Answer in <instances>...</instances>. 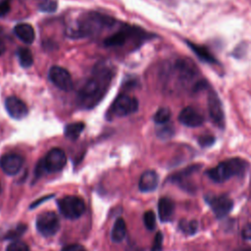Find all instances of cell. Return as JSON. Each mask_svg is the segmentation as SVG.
<instances>
[{
    "mask_svg": "<svg viewBox=\"0 0 251 251\" xmlns=\"http://www.w3.org/2000/svg\"><path fill=\"white\" fill-rule=\"evenodd\" d=\"M112 72L107 67L96 68L92 76L80 88L77 96L81 107L90 109L95 107L107 92L112 79Z\"/></svg>",
    "mask_w": 251,
    "mask_h": 251,
    "instance_id": "cell-1",
    "label": "cell"
},
{
    "mask_svg": "<svg viewBox=\"0 0 251 251\" xmlns=\"http://www.w3.org/2000/svg\"><path fill=\"white\" fill-rule=\"evenodd\" d=\"M113 24V19L100 14L90 13L83 16L75 25L69 27L67 33L74 38L88 36L100 32L105 26H109Z\"/></svg>",
    "mask_w": 251,
    "mask_h": 251,
    "instance_id": "cell-2",
    "label": "cell"
},
{
    "mask_svg": "<svg viewBox=\"0 0 251 251\" xmlns=\"http://www.w3.org/2000/svg\"><path fill=\"white\" fill-rule=\"evenodd\" d=\"M247 163L240 158H230L207 171V176L215 182H224L233 176H241L247 169Z\"/></svg>",
    "mask_w": 251,
    "mask_h": 251,
    "instance_id": "cell-3",
    "label": "cell"
},
{
    "mask_svg": "<svg viewBox=\"0 0 251 251\" xmlns=\"http://www.w3.org/2000/svg\"><path fill=\"white\" fill-rule=\"evenodd\" d=\"M67 164V156L61 148H52L45 155L44 159L38 163L36 168V175L39 176L43 172L58 173L64 169Z\"/></svg>",
    "mask_w": 251,
    "mask_h": 251,
    "instance_id": "cell-4",
    "label": "cell"
},
{
    "mask_svg": "<svg viewBox=\"0 0 251 251\" xmlns=\"http://www.w3.org/2000/svg\"><path fill=\"white\" fill-rule=\"evenodd\" d=\"M58 208L61 214L70 220H75L81 217L85 212L84 201L77 196L67 195L58 200Z\"/></svg>",
    "mask_w": 251,
    "mask_h": 251,
    "instance_id": "cell-5",
    "label": "cell"
},
{
    "mask_svg": "<svg viewBox=\"0 0 251 251\" xmlns=\"http://www.w3.org/2000/svg\"><path fill=\"white\" fill-rule=\"evenodd\" d=\"M35 226L37 231L45 236L49 237L54 235L60 228V220L56 213L46 211L39 214L36 218Z\"/></svg>",
    "mask_w": 251,
    "mask_h": 251,
    "instance_id": "cell-6",
    "label": "cell"
},
{
    "mask_svg": "<svg viewBox=\"0 0 251 251\" xmlns=\"http://www.w3.org/2000/svg\"><path fill=\"white\" fill-rule=\"evenodd\" d=\"M138 109V101L136 98L127 95L121 94L113 102L110 113L114 117H126L130 114H133Z\"/></svg>",
    "mask_w": 251,
    "mask_h": 251,
    "instance_id": "cell-7",
    "label": "cell"
},
{
    "mask_svg": "<svg viewBox=\"0 0 251 251\" xmlns=\"http://www.w3.org/2000/svg\"><path fill=\"white\" fill-rule=\"evenodd\" d=\"M205 199L218 219L228 215L233 208V201L227 195H207Z\"/></svg>",
    "mask_w": 251,
    "mask_h": 251,
    "instance_id": "cell-8",
    "label": "cell"
},
{
    "mask_svg": "<svg viewBox=\"0 0 251 251\" xmlns=\"http://www.w3.org/2000/svg\"><path fill=\"white\" fill-rule=\"evenodd\" d=\"M208 112L215 123V125L219 127L225 126V112L223 109L222 102L218 96V94L214 90H210L208 93Z\"/></svg>",
    "mask_w": 251,
    "mask_h": 251,
    "instance_id": "cell-9",
    "label": "cell"
},
{
    "mask_svg": "<svg viewBox=\"0 0 251 251\" xmlns=\"http://www.w3.org/2000/svg\"><path fill=\"white\" fill-rule=\"evenodd\" d=\"M51 82L64 91H70L73 88V79L70 73L59 66H53L48 73Z\"/></svg>",
    "mask_w": 251,
    "mask_h": 251,
    "instance_id": "cell-10",
    "label": "cell"
},
{
    "mask_svg": "<svg viewBox=\"0 0 251 251\" xmlns=\"http://www.w3.org/2000/svg\"><path fill=\"white\" fill-rule=\"evenodd\" d=\"M24 162L23 156L17 153H7L0 159V167L6 175L15 176L22 169Z\"/></svg>",
    "mask_w": 251,
    "mask_h": 251,
    "instance_id": "cell-11",
    "label": "cell"
},
{
    "mask_svg": "<svg viewBox=\"0 0 251 251\" xmlns=\"http://www.w3.org/2000/svg\"><path fill=\"white\" fill-rule=\"evenodd\" d=\"M5 108L10 117L16 120H21L27 115L25 103L16 96H9L5 100Z\"/></svg>",
    "mask_w": 251,
    "mask_h": 251,
    "instance_id": "cell-12",
    "label": "cell"
},
{
    "mask_svg": "<svg viewBox=\"0 0 251 251\" xmlns=\"http://www.w3.org/2000/svg\"><path fill=\"white\" fill-rule=\"evenodd\" d=\"M178 121L186 126L196 127L204 123V118L202 114L195 108L185 107L180 111L178 115Z\"/></svg>",
    "mask_w": 251,
    "mask_h": 251,
    "instance_id": "cell-13",
    "label": "cell"
},
{
    "mask_svg": "<svg viewBox=\"0 0 251 251\" xmlns=\"http://www.w3.org/2000/svg\"><path fill=\"white\" fill-rule=\"evenodd\" d=\"M159 183V176L155 171L148 170L145 171L139 178L138 188L141 192H151L154 191Z\"/></svg>",
    "mask_w": 251,
    "mask_h": 251,
    "instance_id": "cell-14",
    "label": "cell"
},
{
    "mask_svg": "<svg viewBox=\"0 0 251 251\" xmlns=\"http://www.w3.org/2000/svg\"><path fill=\"white\" fill-rule=\"evenodd\" d=\"M175 203L169 197H162L158 202V215L161 222H169L174 215Z\"/></svg>",
    "mask_w": 251,
    "mask_h": 251,
    "instance_id": "cell-15",
    "label": "cell"
},
{
    "mask_svg": "<svg viewBox=\"0 0 251 251\" xmlns=\"http://www.w3.org/2000/svg\"><path fill=\"white\" fill-rule=\"evenodd\" d=\"M14 32L17 37L24 43L31 44L35 38V32L33 27L29 24L21 23L14 27Z\"/></svg>",
    "mask_w": 251,
    "mask_h": 251,
    "instance_id": "cell-16",
    "label": "cell"
},
{
    "mask_svg": "<svg viewBox=\"0 0 251 251\" xmlns=\"http://www.w3.org/2000/svg\"><path fill=\"white\" fill-rule=\"evenodd\" d=\"M187 46L190 47V49L194 52V54L202 61L209 63V64H215L217 63L216 58L214 57V55L204 46L198 45L196 43H193L191 41H186Z\"/></svg>",
    "mask_w": 251,
    "mask_h": 251,
    "instance_id": "cell-17",
    "label": "cell"
},
{
    "mask_svg": "<svg viewBox=\"0 0 251 251\" xmlns=\"http://www.w3.org/2000/svg\"><path fill=\"white\" fill-rule=\"evenodd\" d=\"M126 233V226L123 218H118L113 226L112 232H111V238L114 242L119 243L124 240Z\"/></svg>",
    "mask_w": 251,
    "mask_h": 251,
    "instance_id": "cell-18",
    "label": "cell"
},
{
    "mask_svg": "<svg viewBox=\"0 0 251 251\" xmlns=\"http://www.w3.org/2000/svg\"><path fill=\"white\" fill-rule=\"evenodd\" d=\"M128 34H129L128 31L121 29V30L115 32L113 35L107 37L104 40V44H105V46H108V47L122 46L126 41Z\"/></svg>",
    "mask_w": 251,
    "mask_h": 251,
    "instance_id": "cell-19",
    "label": "cell"
},
{
    "mask_svg": "<svg viewBox=\"0 0 251 251\" xmlns=\"http://www.w3.org/2000/svg\"><path fill=\"white\" fill-rule=\"evenodd\" d=\"M83 128H84V124L83 123H81V122L72 123V124H69L65 126L64 134L67 138H69L71 140H75L80 135Z\"/></svg>",
    "mask_w": 251,
    "mask_h": 251,
    "instance_id": "cell-20",
    "label": "cell"
},
{
    "mask_svg": "<svg viewBox=\"0 0 251 251\" xmlns=\"http://www.w3.org/2000/svg\"><path fill=\"white\" fill-rule=\"evenodd\" d=\"M18 58L23 68H29L33 64L32 53L27 48H24V47L20 48L18 50Z\"/></svg>",
    "mask_w": 251,
    "mask_h": 251,
    "instance_id": "cell-21",
    "label": "cell"
},
{
    "mask_svg": "<svg viewBox=\"0 0 251 251\" xmlns=\"http://www.w3.org/2000/svg\"><path fill=\"white\" fill-rule=\"evenodd\" d=\"M179 229L188 235H192L197 231L198 228V224L196 221L191 220V221H186V220H181L179 222Z\"/></svg>",
    "mask_w": 251,
    "mask_h": 251,
    "instance_id": "cell-22",
    "label": "cell"
},
{
    "mask_svg": "<svg viewBox=\"0 0 251 251\" xmlns=\"http://www.w3.org/2000/svg\"><path fill=\"white\" fill-rule=\"evenodd\" d=\"M171 116H172V113L170 111L169 108H166V107H163V108H160L154 115L153 117V120L156 124H159V125H164L166 123H168L171 119Z\"/></svg>",
    "mask_w": 251,
    "mask_h": 251,
    "instance_id": "cell-23",
    "label": "cell"
},
{
    "mask_svg": "<svg viewBox=\"0 0 251 251\" xmlns=\"http://www.w3.org/2000/svg\"><path fill=\"white\" fill-rule=\"evenodd\" d=\"M26 229V226L25 225H18L16 226H14L13 228L9 229L6 233H5V236L4 238L5 239H15L19 236H21Z\"/></svg>",
    "mask_w": 251,
    "mask_h": 251,
    "instance_id": "cell-24",
    "label": "cell"
},
{
    "mask_svg": "<svg viewBox=\"0 0 251 251\" xmlns=\"http://www.w3.org/2000/svg\"><path fill=\"white\" fill-rule=\"evenodd\" d=\"M143 223L147 229L153 230L156 226V216L153 211L149 210L144 213L143 215Z\"/></svg>",
    "mask_w": 251,
    "mask_h": 251,
    "instance_id": "cell-25",
    "label": "cell"
},
{
    "mask_svg": "<svg viewBox=\"0 0 251 251\" xmlns=\"http://www.w3.org/2000/svg\"><path fill=\"white\" fill-rule=\"evenodd\" d=\"M57 7L58 4L56 0H42L38 5L39 10L45 13H53L57 10Z\"/></svg>",
    "mask_w": 251,
    "mask_h": 251,
    "instance_id": "cell-26",
    "label": "cell"
},
{
    "mask_svg": "<svg viewBox=\"0 0 251 251\" xmlns=\"http://www.w3.org/2000/svg\"><path fill=\"white\" fill-rule=\"evenodd\" d=\"M6 251H29V248L24 241L14 240L8 244Z\"/></svg>",
    "mask_w": 251,
    "mask_h": 251,
    "instance_id": "cell-27",
    "label": "cell"
},
{
    "mask_svg": "<svg viewBox=\"0 0 251 251\" xmlns=\"http://www.w3.org/2000/svg\"><path fill=\"white\" fill-rule=\"evenodd\" d=\"M163 249V234L161 231H158L153 240L151 251H162Z\"/></svg>",
    "mask_w": 251,
    "mask_h": 251,
    "instance_id": "cell-28",
    "label": "cell"
},
{
    "mask_svg": "<svg viewBox=\"0 0 251 251\" xmlns=\"http://www.w3.org/2000/svg\"><path fill=\"white\" fill-rule=\"evenodd\" d=\"M174 134V128L171 126H163L158 129L157 135L162 139H168Z\"/></svg>",
    "mask_w": 251,
    "mask_h": 251,
    "instance_id": "cell-29",
    "label": "cell"
},
{
    "mask_svg": "<svg viewBox=\"0 0 251 251\" xmlns=\"http://www.w3.org/2000/svg\"><path fill=\"white\" fill-rule=\"evenodd\" d=\"M198 142L202 147H209L215 142V137L211 134H204L198 138Z\"/></svg>",
    "mask_w": 251,
    "mask_h": 251,
    "instance_id": "cell-30",
    "label": "cell"
},
{
    "mask_svg": "<svg viewBox=\"0 0 251 251\" xmlns=\"http://www.w3.org/2000/svg\"><path fill=\"white\" fill-rule=\"evenodd\" d=\"M10 4L7 0H0V17L6 16L10 12Z\"/></svg>",
    "mask_w": 251,
    "mask_h": 251,
    "instance_id": "cell-31",
    "label": "cell"
},
{
    "mask_svg": "<svg viewBox=\"0 0 251 251\" xmlns=\"http://www.w3.org/2000/svg\"><path fill=\"white\" fill-rule=\"evenodd\" d=\"M61 251H86V249L80 244H70L63 247Z\"/></svg>",
    "mask_w": 251,
    "mask_h": 251,
    "instance_id": "cell-32",
    "label": "cell"
},
{
    "mask_svg": "<svg viewBox=\"0 0 251 251\" xmlns=\"http://www.w3.org/2000/svg\"><path fill=\"white\" fill-rule=\"evenodd\" d=\"M242 238L246 241H251V224H248L243 227Z\"/></svg>",
    "mask_w": 251,
    "mask_h": 251,
    "instance_id": "cell-33",
    "label": "cell"
},
{
    "mask_svg": "<svg viewBox=\"0 0 251 251\" xmlns=\"http://www.w3.org/2000/svg\"><path fill=\"white\" fill-rule=\"evenodd\" d=\"M5 49H6L5 43H4V41L0 38V56L5 52Z\"/></svg>",
    "mask_w": 251,
    "mask_h": 251,
    "instance_id": "cell-34",
    "label": "cell"
},
{
    "mask_svg": "<svg viewBox=\"0 0 251 251\" xmlns=\"http://www.w3.org/2000/svg\"><path fill=\"white\" fill-rule=\"evenodd\" d=\"M235 251H251V249H249V248H239V249H236Z\"/></svg>",
    "mask_w": 251,
    "mask_h": 251,
    "instance_id": "cell-35",
    "label": "cell"
},
{
    "mask_svg": "<svg viewBox=\"0 0 251 251\" xmlns=\"http://www.w3.org/2000/svg\"><path fill=\"white\" fill-rule=\"evenodd\" d=\"M0 193H1V183H0Z\"/></svg>",
    "mask_w": 251,
    "mask_h": 251,
    "instance_id": "cell-36",
    "label": "cell"
},
{
    "mask_svg": "<svg viewBox=\"0 0 251 251\" xmlns=\"http://www.w3.org/2000/svg\"><path fill=\"white\" fill-rule=\"evenodd\" d=\"M1 31H2V29H1V28H0V33H1Z\"/></svg>",
    "mask_w": 251,
    "mask_h": 251,
    "instance_id": "cell-37",
    "label": "cell"
},
{
    "mask_svg": "<svg viewBox=\"0 0 251 251\" xmlns=\"http://www.w3.org/2000/svg\"><path fill=\"white\" fill-rule=\"evenodd\" d=\"M7 1H9V0H7Z\"/></svg>",
    "mask_w": 251,
    "mask_h": 251,
    "instance_id": "cell-38",
    "label": "cell"
}]
</instances>
